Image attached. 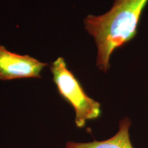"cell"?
I'll list each match as a JSON object with an SVG mask.
<instances>
[{"mask_svg": "<svg viewBox=\"0 0 148 148\" xmlns=\"http://www.w3.org/2000/svg\"><path fill=\"white\" fill-rule=\"evenodd\" d=\"M148 0H114L112 8L101 15L89 14L84 18L86 30L97 46L96 64L106 72L112 53L136 34L140 15Z\"/></svg>", "mask_w": 148, "mask_h": 148, "instance_id": "obj_1", "label": "cell"}, {"mask_svg": "<svg viewBox=\"0 0 148 148\" xmlns=\"http://www.w3.org/2000/svg\"><path fill=\"white\" fill-rule=\"evenodd\" d=\"M50 70L58 93L75 111V123L77 127H84L87 121L100 116V103L86 93L75 75L68 69L64 58L56 59Z\"/></svg>", "mask_w": 148, "mask_h": 148, "instance_id": "obj_2", "label": "cell"}, {"mask_svg": "<svg viewBox=\"0 0 148 148\" xmlns=\"http://www.w3.org/2000/svg\"><path fill=\"white\" fill-rule=\"evenodd\" d=\"M48 65L29 55H20L0 45V80L20 78H40Z\"/></svg>", "mask_w": 148, "mask_h": 148, "instance_id": "obj_3", "label": "cell"}, {"mask_svg": "<svg viewBox=\"0 0 148 148\" xmlns=\"http://www.w3.org/2000/svg\"><path fill=\"white\" fill-rule=\"evenodd\" d=\"M130 120L128 118H124L119 122L118 132L108 139L86 143L68 141L65 148H134L130 138Z\"/></svg>", "mask_w": 148, "mask_h": 148, "instance_id": "obj_4", "label": "cell"}]
</instances>
